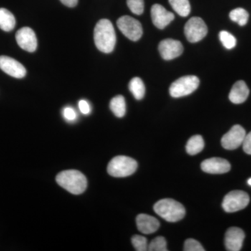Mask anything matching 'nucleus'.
I'll return each mask as SVG.
<instances>
[{
    "label": "nucleus",
    "mask_w": 251,
    "mask_h": 251,
    "mask_svg": "<svg viewBox=\"0 0 251 251\" xmlns=\"http://www.w3.org/2000/svg\"><path fill=\"white\" fill-rule=\"evenodd\" d=\"M96 46L100 52L110 53L116 45L117 37L115 28L108 19H101L96 25L94 31Z\"/></svg>",
    "instance_id": "f257e3e1"
},
{
    "label": "nucleus",
    "mask_w": 251,
    "mask_h": 251,
    "mask_svg": "<svg viewBox=\"0 0 251 251\" xmlns=\"http://www.w3.org/2000/svg\"><path fill=\"white\" fill-rule=\"evenodd\" d=\"M57 184L74 195L81 194L85 191L87 180L85 175L75 170L61 172L56 176Z\"/></svg>",
    "instance_id": "f03ea898"
},
{
    "label": "nucleus",
    "mask_w": 251,
    "mask_h": 251,
    "mask_svg": "<svg viewBox=\"0 0 251 251\" xmlns=\"http://www.w3.org/2000/svg\"><path fill=\"white\" fill-rule=\"evenodd\" d=\"M155 212L168 222H176L186 214L184 206L181 203L170 198L161 200L153 206Z\"/></svg>",
    "instance_id": "7ed1b4c3"
},
{
    "label": "nucleus",
    "mask_w": 251,
    "mask_h": 251,
    "mask_svg": "<svg viewBox=\"0 0 251 251\" xmlns=\"http://www.w3.org/2000/svg\"><path fill=\"white\" fill-rule=\"evenodd\" d=\"M138 168V163L133 158L118 156L112 158L109 163L108 174L115 177H126L133 175Z\"/></svg>",
    "instance_id": "20e7f679"
},
{
    "label": "nucleus",
    "mask_w": 251,
    "mask_h": 251,
    "mask_svg": "<svg viewBox=\"0 0 251 251\" xmlns=\"http://www.w3.org/2000/svg\"><path fill=\"white\" fill-rule=\"evenodd\" d=\"M200 85L199 78L196 75H186L175 81L170 87V94L173 98H180L192 94Z\"/></svg>",
    "instance_id": "39448f33"
},
{
    "label": "nucleus",
    "mask_w": 251,
    "mask_h": 251,
    "mask_svg": "<svg viewBox=\"0 0 251 251\" xmlns=\"http://www.w3.org/2000/svg\"><path fill=\"white\" fill-rule=\"evenodd\" d=\"M117 27L130 40L137 41L143 35V27L141 23L128 16H122L117 20Z\"/></svg>",
    "instance_id": "423d86ee"
},
{
    "label": "nucleus",
    "mask_w": 251,
    "mask_h": 251,
    "mask_svg": "<svg viewBox=\"0 0 251 251\" xmlns=\"http://www.w3.org/2000/svg\"><path fill=\"white\" fill-rule=\"evenodd\" d=\"M249 202L250 198L247 193L242 191H233L225 196L222 206L226 212H236L247 207Z\"/></svg>",
    "instance_id": "0eeeda50"
},
{
    "label": "nucleus",
    "mask_w": 251,
    "mask_h": 251,
    "mask_svg": "<svg viewBox=\"0 0 251 251\" xmlns=\"http://www.w3.org/2000/svg\"><path fill=\"white\" fill-rule=\"evenodd\" d=\"M207 27L202 18L193 17L188 20L184 27V34L187 40L196 43L202 40L207 34Z\"/></svg>",
    "instance_id": "6e6552de"
},
{
    "label": "nucleus",
    "mask_w": 251,
    "mask_h": 251,
    "mask_svg": "<svg viewBox=\"0 0 251 251\" xmlns=\"http://www.w3.org/2000/svg\"><path fill=\"white\" fill-rule=\"evenodd\" d=\"M247 133L240 125H234L221 139V145L226 150H233L242 145Z\"/></svg>",
    "instance_id": "1a4fd4ad"
},
{
    "label": "nucleus",
    "mask_w": 251,
    "mask_h": 251,
    "mask_svg": "<svg viewBox=\"0 0 251 251\" xmlns=\"http://www.w3.org/2000/svg\"><path fill=\"white\" fill-rule=\"evenodd\" d=\"M158 50L162 58L165 60H172L182 54L184 47L179 41L168 39L160 42Z\"/></svg>",
    "instance_id": "9d476101"
},
{
    "label": "nucleus",
    "mask_w": 251,
    "mask_h": 251,
    "mask_svg": "<svg viewBox=\"0 0 251 251\" xmlns=\"http://www.w3.org/2000/svg\"><path fill=\"white\" fill-rule=\"evenodd\" d=\"M16 39L18 46L27 52H34L37 48V39L31 28L25 27L20 29L16 32Z\"/></svg>",
    "instance_id": "9b49d317"
},
{
    "label": "nucleus",
    "mask_w": 251,
    "mask_h": 251,
    "mask_svg": "<svg viewBox=\"0 0 251 251\" xmlns=\"http://www.w3.org/2000/svg\"><path fill=\"white\" fill-rule=\"evenodd\" d=\"M0 69L16 78H23L27 74L25 68L21 63L8 56H0Z\"/></svg>",
    "instance_id": "f8f14e48"
},
{
    "label": "nucleus",
    "mask_w": 251,
    "mask_h": 251,
    "mask_svg": "<svg viewBox=\"0 0 251 251\" xmlns=\"http://www.w3.org/2000/svg\"><path fill=\"white\" fill-rule=\"evenodd\" d=\"M151 16L153 25L160 29H164L175 19L173 13L158 4H153L151 7Z\"/></svg>",
    "instance_id": "ddd939ff"
},
{
    "label": "nucleus",
    "mask_w": 251,
    "mask_h": 251,
    "mask_svg": "<svg viewBox=\"0 0 251 251\" xmlns=\"http://www.w3.org/2000/svg\"><path fill=\"white\" fill-rule=\"evenodd\" d=\"M244 238L245 234L242 229L232 227L227 229L225 237V245L227 251H241Z\"/></svg>",
    "instance_id": "4468645a"
},
{
    "label": "nucleus",
    "mask_w": 251,
    "mask_h": 251,
    "mask_svg": "<svg viewBox=\"0 0 251 251\" xmlns=\"http://www.w3.org/2000/svg\"><path fill=\"white\" fill-rule=\"evenodd\" d=\"M203 171L209 174H224L230 171L231 166L227 160L221 158H211L201 163Z\"/></svg>",
    "instance_id": "2eb2a0df"
},
{
    "label": "nucleus",
    "mask_w": 251,
    "mask_h": 251,
    "mask_svg": "<svg viewBox=\"0 0 251 251\" xmlns=\"http://www.w3.org/2000/svg\"><path fill=\"white\" fill-rule=\"evenodd\" d=\"M138 229L143 234H151L159 228L160 223L153 216L148 214H139L136 218Z\"/></svg>",
    "instance_id": "dca6fc26"
},
{
    "label": "nucleus",
    "mask_w": 251,
    "mask_h": 251,
    "mask_svg": "<svg viewBox=\"0 0 251 251\" xmlns=\"http://www.w3.org/2000/svg\"><path fill=\"white\" fill-rule=\"evenodd\" d=\"M249 95V89L247 84L244 81L239 80L232 87L229 94V99L232 103L240 104L247 100Z\"/></svg>",
    "instance_id": "f3484780"
},
{
    "label": "nucleus",
    "mask_w": 251,
    "mask_h": 251,
    "mask_svg": "<svg viewBox=\"0 0 251 251\" xmlns=\"http://www.w3.org/2000/svg\"><path fill=\"white\" fill-rule=\"evenodd\" d=\"M16 26V18L12 13L4 8H0V29L5 31L13 30Z\"/></svg>",
    "instance_id": "a211bd4d"
},
{
    "label": "nucleus",
    "mask_w": 251,
    "mask_h": 251,
    "mask_svg": "<svg viewBox=\"0 0 251 251\" xmlns=\"http://www.w3.org/2000/svg\"><path fill=\"white\" fill-rule=\"evenodd\" d=\"M110 108L114 115L119 118H122L125 116L126 111L125 97L122 95L114 97L110 101Z\"/></svg>",
    "instance_id": "6ab92c4d"
},
{
    "label": "nucleus",
    "mask_w": 251,
    "mask_h": 251,
    "mask_svg": "<svg viewBox=\"0 0 251 251\" xmlns=\"http://www.w3.org/2000/svg\"><path fill=\"white\" fill-rule=\"evenodd\" d=\"M204 147V142L201 135L191 137L186 144V150L188 154L196 155L201 152Z\"/></svg>",
    "instance_id": "aec40b11"
},
{
    "label": "nucleus",
    "mask_w": 251,
    "mask_h": 251,
    "mask_svg": "<svg viewBox=\"0 0 251 251\" xmlns=\"http://www.w3.org/2000/svg\"><path fill=\"white\" fill-rule=\"evenodd\" d=\"M130 92L137 100H141L145 97V86L140 77H135L131 79L128 85Z\"/></svg>",
    "instance_id": "412c9836"
},
{
    "label": "nucleus",
    "mask_w": 251,
    "mask_h": 251,
    "mask_svg": "<svg viewBox=\"0 0 251 251\" xmlns=\"http://www.w3.org/2000/svg\"><path fill=\"white\" fill-rule=\"evenodd\" d=\"M172 8L181 17H186L191 12V4L188 0H169Z\"/></svg>",
    "instance_id": "4be33fe9"
},
{
    "label": "nucleus",
    "mask_w": 251,
    "mask_h": 251,
    "mask_svg": "<svg viewBox=\"0 0 251 251\" xmlns=\"http://www.w3.org/2000/svg\"><path fill=\"white\" fill-rule=\"evenodd\" d=\"M249 13L242 8H237L229 13V18L240 26H244L249 21Z\"/></svg>",
    "instance_id": "5701e85b"
},
{
    "label": "nucleus",
    "mask_w": 251,
    "mask_h": 251,
    "mask_svg": "<svg viewBox=\"0 0 251 251\" xmlns=\"http://www.w3.org/2000/svg\"><path fill=\"white\" fill-rule=\"evenodd\" d=\"M219 39L224 47L228 50L233 49L237 44L236 38L227 31H221L219 33Z\"/></svg>",
    "instance_id": "b1692460"
},
{
    "label": "nucleus",
    "mask_w": 251,
    "mask_h": 251,
    "mask_svg": "<svg viewBox=\"0 0 251 251\" xmlns=\"http://www.w3.org/2000/svg\"><path fill=\"white\" fill-rule=\"evenodd\" d=\"M150 251H167V242L163 237H158L153 239L148 244V250Z\"/></svg>",
    "instance_id": "393cba45"
},
{
    "label": "nucleus",
    "mask_w": 251,
    "mask_h": 251,
    "mask_svg": "<svg viewBox=\"0 0 251 251\" xmlns=\"http://www.w3.org/2000/svg\"><path fill=\"white\" fill-rule=\"evenodd\" d=\"M132 244L135 250L146 251L148 250V240L146 238L140 235H134L131 239Z\"/></svg>",
    "instance_id": "a878e982"
},
{
    "label": "nucleus",
    "mask_w": 251,
    "mask_h": 251,
    "mask_svg": "<svg viewBox=\"0 0 251 251\" xmlns=\"http://www.w3.org/2000/svg\"><path fill=\"white\" fill-rule=\"evenodd\" d=\"M127 5L131 12L136 15L143 14L145 9L144 0H127Z\"/></svg>",
    "instance_id": "bb28decb"
},
{
    "label": "nucleus",
    "mask_w": 251,
    "mask_h": 251,
    "mask_svg": "<svg viewBox=\"0 0 251 251\" xmlns=\"http://www.w3.org/2000/svg\"><path fill=\"white\" fill-rule=\"evenodd\" d=\"M185 251H204V248L201 243L196 239H188L184 243Z\"/></svg>",
    "instance_id": "cd10ccee"
},
{
    "label": "nucleus",
    "mask_w": 251,
    "mask_h": 251,
    "mask_svg": "<svg viewBox=\"0 0 251 251\" xmlns=\"http://www.w3.org/2000/svg\"><path fill=\"white\" fill-rule=\"evenodd\" d=\"M63 115L68 121H74L77 117L75 110L72 108H70V107H67V108L64 109Z\"/></svg>",
    "instance_id": "c85d7f7f"
},
{
    "label": "nucleus",
    "mask_w": 251,
    "mask_h": 251,
    "mask_svg": "<svg viewBox=\"0 0 251 251\" xmlns=\"http://www.w3.org/2000/svg\"><path fill=\"white\" fill-rule=\"evenodd\" d=\"M242 145L244 151L248 154L251 155V131L246 135Z\"/></svg>",
    "instance_id": "c756f323"
},
{
    "label": "nucleus",
    "mask_w": 251,
    "mask_h": 251,
    "mask_svg": "<svg viewBox=\"0 0 251 251\" xmlns=\"http://www.w3.org/2000/svg\"><path fill=\"white\" fill-rule=\"evenodd\" d=\"M79 109L84 115L90 114L91 108L90 104L85 100H80L78 103Z\"/></svg>",
    "instance_id": "7c9ffc66"
},
{
    "label": "nucleus",
    "mask_w": 251,
    "mask_h": 251,
    "mask_svg": "<svg viewBox=\"0 0 251 251\" xmlns=\"http://www.w3.org/2000/svg\"><path fill=\"white\" fill-rule=\"evenodd\" d=\"M62 4L68 6V7H75L76 6L78 0H60Z\"/></svg>",
    "instance_id": "2f4dec72"
},
{
    "label": "nucleus",
    "mask_w": 251,
    "mask_h": 251,
    "mask_svg": "<svg viewBox=\"0 0 251 251\" xmlns=\"http://www.w3.org/2000/svg\"><path fill=\"white\" fill-rule=\"evenodd\" d=\"M248 184H249V185H250V186H251V179H249V180H248Z\"/></svg>",
    "instance_id": "473e14b6"
}]
</instances>
